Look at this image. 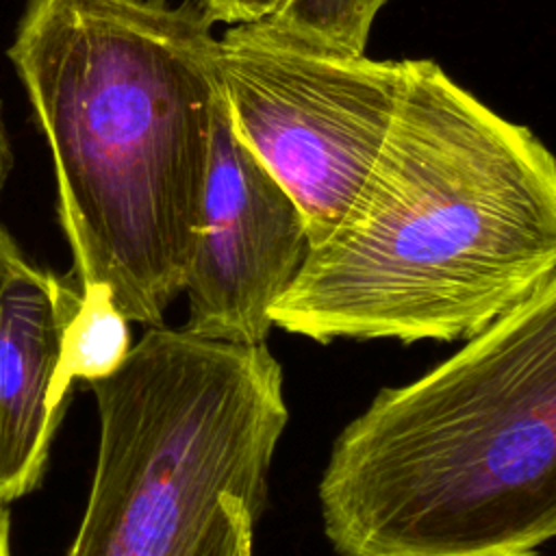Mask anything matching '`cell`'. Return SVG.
<instances>
[{
    "mask_svg": "<svg viewBox=\"0 0 556 556\" xmlns=\"http://www.w3.org/2000/svg\"><path fill=\"white\" fill-rule=\"evenodd\" d=\"M556 274V165L430 59L334 232L308 248L271 326L330 343L465 341Z\"/></svg>",
    "mask_w": 556,
    "mask_h": 556,
    "instance_id": "obj_1",
    "label": "cell"
},
{
    "mask_svg": "<svg viewBox=\"0 0 556 556\" xmlns=\"http://www.w3.org/2000/svg\"><path fill=\"white\" fill-rule=\"evenodd\" d=\"M202 7L28 0L9 59L52 152L80 289L141 326L182 291L219 98Z\"/></svg>",
    "mask_w": 556,
    "mask_h": 556,
    "instance_id": "obj_2",
    "label": "cell"
},
{
    "mask_svg": "<svg viewBox=\"0 0 556 556\" xmlns=\"http://www.w3.org/2000/svg\"><path fill=\"white\" fill-rule=\"evenodd\" d=\"M337 556H539L556 534V274L380 389L317 484Z\"/></svg>",
    "mask_w": 556,
    "mask_h": 556,
    "instance_id": "obj_3",
    "label": "cell"
},
{
    "mask_svg": "<svg viewBox=\"0 0 556 556\" xmlns=\"http://www.w3.org/2000/svg\"><path fill=\"white\" fill-rule=\"evenodd\" d=\"M89 389L98 450L65 556H254L289 421L267 343L148 326Z\"/></svg>",
    "mask_w": 556,
    "mask_h": 556,
    "instance_id": "obj_4",
    "label": "cell"
},
{
    "mask_svg": "<svg viewBox=\"0 0 556 556\" xmlns=\"http://www.w3.org/2000/svg\"><path fill=\"white\" fill-rule=\"evenodd\" d=\"M213 63L239 141L298 204L308 248L319 245L380 156L408 61H376L274 22H250L215 41Z\"/></svg>",
    "mask_w": 556,
    "mask_h": 556,
    "instance_id": "obj_5",
    "label": "cell"
},
{
    "mask_svg": "<svg viewBox=\"0 0 556 556\" xmlns=\"http://www.w3.org/2000/svg\"><path fill=\"white\" fill-rule=\"evenodd\" d=\"M306 252L298 204L239 141L219 96L200 226L180 291L187 300L182 328L206 339L267 343L269 308Z\"/></svg>",
    "mask_w": 556,
    "mask_h": 556,
    "instance_id": "obj_6",
    "label": "cell"
},
{
    "mask_svg": "<svg viewBox=\"0 0 556 556\" xmlns=\"http://www.w3.org/2000/svg\"><path fill=\"white\" fill-rule=\"evenodd\" d=\"M80 300L74 274L59 276L20 252L0 280V504L43 478L72 397L63 334Z\"/></svg>",
    "mask_w": 556,
    "mask_h": 556,
    "instance_id": "obj_7",
    "label": "cell"
},
{
    "mask_svg": "<svg viewBox=\"0 0 556 556\" xmlns=\"http://www.w3.org/2000/svg\"><path fill=\"white\" fill-rule=\"evenodd\" d=\"M213 22H274L345 52H365L371 15L365 0H200Z\"/></svg>",
    "mask_w": 556,
    "mask_h": 556,
    "instance_id": "obj_8",
    "label": "cell"
},
{
    "mask_svg": "<svg viewBox=\"0 0 556 556\" xmlns=\"http://www.w3.org/2000/svg\"><path fill=\"white\" fill-rule=\"evenodd\" d=\"M130 321L98 287L80 289V300L63 334V376L93 382L111 376L130 352Z\"/></svg>",
    "mask_w": 556,
    "mask_h": 556,
    "instance_id": "obj_9",
    "label": "cell"
},
{
    "mask_svg": "<svg viewBox=\"0 0 556 556\" xmlns=\"http://www.w3.org/2000/svg\"><path fill=\"white\" fill-rule=\"evenodd\" d=\"M11 167H13V152H11V141H9V132H7L2 106H0V193L9 180Z\"/></svg>",
    "mask_w": 556,
    "mask_h": 556,
    "instance_id": "obj_10",
    "label": "cell"
},
{
    "mask_svg": "<svg viewBox=\"0 0 556 556\" xmlns=\"http://www.w3.org/2000/svg\"><path fill=\"white\" fill-rule=\"evenodd\" d=\"M20 245L15 243V239L0 226V280L7 274L9 265L13 263V258L20 254Z\"/></svg>",
    "mask_w": 556,
    "mask_h": 556,
    "instance_id": "obj_11",
    "label": "cell"
},
{
    "mask_svg": "<svg viewBox=\"0 0 556 556\" xmlns=\"http://www.w3.org/2000/svg\"><path fill=\"white\" fill-rule=\"evenodd\" d=\"M0 556H11V517L4 504H0Z\"/></svg>",
    "mask_w": 556,
    "mask_h": 556,
    "instance_id": "obj_12",
    "label": "cell"
},
{
    "mask_svg": "<svg viewBox=\"0 0 556 556\" xmlns=\"http://www.w3.org/2000/svg\"><path fill=\"white\" fill-rule=\"evenodd\" d=\"M384 2H387V0H365V9H367V13L371 15V20L376 17V13L382 9Z\"/></svg>",
    "mask_w": 556,
    "mask_h": 556,
    "instance_id": "obj_13",
    "label": "cell"
}]
</instances>
